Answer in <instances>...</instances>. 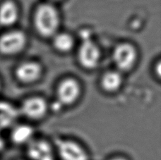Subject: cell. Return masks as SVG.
I'll return each mask as SVG.
<instances>
[{"label":"cell","instance_id":"cell-13","mask_svg":"<svg viewBox=\"0 0 161 160\" xmlns=\"http://www.w3.org/2000/svg\"><path fill=\"white\" fill-rule=\"evenodd\" d=\"M122 78L117 72H109L103 77L102 85L103 88L108 92H114L120 87Z\"/></svg>","mask_w":161,"mask_h":160},{"label":"cell","instance_id":"cell-9","mask_svg":"<svg viewBox=\"0 0 161 160\" xmlns=\"http://www.w3.org/2000/svg\"><path fill=\"white\" fill-rule=\"evenodd\" d=\"M41 69L38 64L33 62H27L19 66L16 69L18 78L24 83L35 81L40 75Z\"/></svg>","mask_w":161,"mask_h":160},{"label":"cell","instance_id":"cell-10","mask_svg":"<svg viewBox=\"0 0 161 160\" xmlns=\"http://www.w3.org/2000/svg\"><path fill=\"white\" fill-rule=\"evenodd\" d=\"M18 10L12 2H5L0 6V24L9 26L16 21Z\"/></svg>","mask_w":161,"mask_h":160},{"label":"cell","instance_id":"cell-12","mask_svg":"<svg viewBox=\"0 0 161 160\" xmlns=\"http://www.w3.org/2000/svg\"><path fill=\"white\" fill-rule=\"evenodd\" d=\"M33 135V129L29 125L16 126L11 132V138L16 144H24L29 141Z\"/></svg>","mask_w":161,"mask_h":160},{"label":"cell","instance_id":"cell-11","mask_svg":"<svg viewBox=\"0 0 161 160\" xmlns=\"http://www.w3.org/2000/svg\"><path fill=\"white\" fill-rule=\"evenodd\" d=\"M28 154L32 160H40L52 154V148L47 142L38 141L33 142L28 148Z\"/></svg>","mask_w":161,"mask_h":160},{"label":"cell","instance_id":"cell-3","mask_svg":"<svg viewBox=\"0 0 161 160\" xmlns=\"http://www.w3.org/2000/svg\"><path fill=\"white\" fill-rule=\"evenodd\" d=\"M57 146L62 160H88V156L85 150L75 142L58 140Z\"/></svg>","mask_w":161,"mask_h":160},{"label":"cell","instance_id":"cell-6","mask_svg":"<svg viewBox=\"0 0 161 160\" xmlns=\"http://www.w3.org/2000/svg\"><path fill=\"white\" fill-rule=\"evenodd\" d=\"M99 59L100 52L97 47L88 39H86L79 50V59L81 64L88 68H95Z\"/></svg>","mask_w":161,"mask_h":160},{"label":"cell","instance_id":"cell-7","mask_svg":"<svg viewBox=\"0 0 161 160\" xmlns=\"http://www.w3.org/2000/svg\"><path fill=\"white\" fill-rule=\"evenodd\" d=\"M80 93L79 85L73 79H67L63 81L58 90L59 101L62 104H73Z\"/></svg>","mask_w":161,"mask_h":160},{"label":"cell","instance_id":"cell-5","mask_svg":"<svg viewBox=\"0 0 161 160\" xmlns=\"http://www.w3.org/2000/svg\"><path fill=\"white\" fill-rule=\"evenodd\" d=\"M136 59V52L129 44H122L116 48L114 52V59L120 69L128 70L133 66Z\"/></svg>","mask_w":161,"mask_h":160},{"label":"cell","instance_id":"cell-2","mask_svg":"<svg viewBox=\"0 0 161 160\" xmlns=\"http://www.w3.org/2000/svg\"><path fill=\"white\" fill-rule=\"evenodd\" d=\"M25 38L19 31L7 33L0 37V52L6 55H11L20 52L24 48Z\"/></svg>","mask_w":161,"mask_h":160},{"label":"cell","instance_id":"cell-16","mask_svg":"<svg viewBox=\"0 0 161 160\" xmlns=\"http://www.w3.org/2000/svg\"><path fill=\"white\" fill-rule=\"evenodd\" d=\"M4 147V141L2 139L1 137H0V152L3 150V148Z\"/></svg>","mask_w":161,"mask_h":160},{"label":"cell","instance_id":"cell-15","mask_svg":"<svg viewBox=\"0 0 161 160\" xmlns=\"http://www.w3.org/2000/svg\"><path fill=\"white\" fill-rule=\"evenodd\" d=\"M40 160H54V159L53 158V155H50L44 157L42 158Z\"/></svg>","mask_w":161,"mask_h":160},{"label":"cell","instance_id":"cell-14","mask_svg":"<svg viewBox=\"0 0 161 160\" xmlns=\"http://www.w3.org/2000/svg\"><path fill=\"white\" fill-rule=\"evenodd\" d=\"M54 43L57 50L62 51V52H68L72 48L74 41L70 35L63 33L56 37Z\"/></svg>","mask_w":161,"mask_h":160},{"label":"cell","instance_id":"cell-17","mask_svg":"<svg viewBox=\"0 0 161 160\" xmlns=\"http://www.w3.org/2000/svg\"><path fill=\"white\" fill-rule=\"evenodd\" d=\"M110 160H126V159L123 158V157H115V158H113Z\"/></svg>","mask_w":161,"mask_h":160},{"label":"cell","instance_id":"cell-4","mask_svg":"<svg viewBox=\"0 0 161 160\" xmlns=\"http://www.w3.org/2000/svg\"><path fill=\"white\" fill-rule=\"evenodd\" d=\"M47 105L44 99L40 98L28 99L23 103L21 107L22 114L28 119L38 120L46 114Z\"/></svg>","mask_w":161,"mask_h":160},{"label":"cell","instance_id":"cell-8","mask_svg":"<svg viewBox=\"0 0 161 160\" xmlns=\"http://www.w3.org/2000/svg\"><path fill=\"white\" fill-rule=\"evenodd\" d=\"M18 111L13 105L0 101V132L11 127L18 117Z\"/></svg>","mask_w":161,"mask_h":160},{"label":"cell","instance_id":"cell-1","mask_svg":"<svg viewBox=\"0 0 161 160\" xmlns=\"http://www.w3.org/2000/svg\"><path fill=\"white\" fill-rule=\"evenodd\" d=\"M36 25L38 32L44 36L55 33L59 25V16L55 8L50 4H42L38 8Z\"/></svg>","mask_w":161,"mask_h":160}]
</instances>
